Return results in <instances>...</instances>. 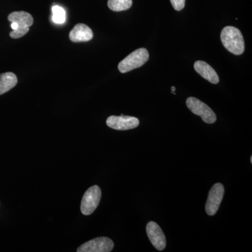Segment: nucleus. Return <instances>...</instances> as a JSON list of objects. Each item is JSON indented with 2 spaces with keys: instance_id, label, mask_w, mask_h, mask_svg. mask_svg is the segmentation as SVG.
<instances>
[{
  "instance_id": "20e7f679",
  "label": "nucleus",
  "mask_w": 252,
  "mask_h": 252,
  "mask_svg": "<svg viewBox=\"0 0 252 252\" xmlns=\"http://www.w3.org/2000/svg\"><path fill=\"white\" fill-rule=\"evenodd\" d=\"M102 192L98 186H93L84 193L81 203V213L89 216L94 213L100 202Z\"/></svg>"
},
{
  "instance_id": "f257e3e1",
  "label": "nucleus",
  "mask_w": 252,
  "mask_h": 252,
  "mask_svg": "<svg viewBox=\"0 0 252 252\" xmlns=\"http://www.w3.org/2000/svg\"><path fill=\"white\" fill-rule=\"evenodd\" d=\"M220 40L223 46L231 54H243L245 51V41L241 32L233 26H227L222 30Z\"/></svg>"
},
{
  "instance_id": "dca6fc26",
  "label": "nucleus",
  "mask_w": 252,
  "mask_h": 252,
  "mask_svg": "<svg viewBox=\"0 0 252 252\" xmlns=\"http://www.w3.org/2000/svg\"><path fill=\"white\" fill-rule=\"evenodd\" d=\"M11 27L12 28L13 31H16L18 27L17 23L14 22L11 23Z\"/></svg>"
},
{
  "instance_id": "ddd939ff",
  "label": "nucleus",
  "mask_w": 252,
  "mask_h": 252,
  "mask_svg": "<svg viewBox=\"0 0 252 252\" xmlns=\"http://www.w3.org/2000/svg\"><path fill=\"white\" fill-rule=\"evenodd\" d=\"M107 4L109 9L118 12L130 9L132 5V0H109Z\"/></svg>"
},
{
  "instance_id": "2eb2a0df",
  "label": "nucleus",
  "mask_w": 252,
  "mask_h": 252,
  "mask_svg": "<svg viewBox=\"0 0 252 252\" xmlns=\"http://www.w3.org/2000/svg\"><path fill=\"white\" fill-rule=\"evenodd\" d=\"M170 2L176 11H181L185 8L186 0H170Z\"/></svg>"
},
{
  "instance_id": "0eeeda50",
  "label": "nucleus",
  "mask_w": 252,
  "mask_h": 252,
  "mask_svg": "<svg viewBox=\"0 0 252 252\" xmlns=\"http://www.w3.org/2000/svg\"><path fill=\"white\" fill-rule=\"evenodd\" d=\"M114 247V242L110 238L100 237L83 244L78 248L77 252H109L112 251Z\"/></svg>"
},
{
  "instance_id": "7ed1b4c3",
  "label": "nucleus",
  "mask_w": 252,
  "mask_h": 252,
  "mask_svg": "<svg viewBox=\"0 0 252 252\" xmlns=\"http://www.w3.org/2000/svg\"><path fill=\"white\" fill-rule=\"evenodd\" d=\"M8 20L11 23H16L18 28L16 31L10 32V36L13 39H18L27 34L30 27L32 26L33 18L32 15L26 11H15L8 16Z\"/></svg>"
},
{
  "instance_id": "f3484780",
  "label": "nucleus",
  "mask_w": 252,
  "mask_h": 252,
  "mask_svg": "<svg viewBox=\"0 0 252 252\" xmlns=\"http://www.w3.org/2000/svg\"><path fill=\"white\" fill-rule=\"evenodd\" d=\"M171 89H172V94H176L175 92V91L176 90L175 88L174 87V86H172Z\"/></svg>"
},
{
  "instance_id": "f03ea898",
  "label": "nucleus",
  "mask_w": 252,
  "mask_h": 252,
  "mask_svg": "<svg viewBox=\"0 0 252 252\" xmlns=\"http://www.w3.org/2000/svg\"><path fill=\"white\" fill-rule=\"evenodd\" d=\"M148 51L144 48L135 50L133 52L119 63V70L122 73H126L143 66L149 61Z\"/></svg>"
},
{
  "instance_id": "a211bd4d",
  "label": "nucleus",
  "mask_w": 252,
  "mask_h": 252,
  "mask_svg": "<svg viewBox=\"0 0 252 252\" xmlns=\"http://www.w3.org/2000/svg\"><path fill=\"white\" fill-rule=\"evenodd\" d=\"M250 162L252 163V157H251V158H250Z\"/></svg>"
},
{
  "instance_id": "423d86ee",
  "label": "nucleus",
  "mask_w": 252,
  "mask_h": 252,
  "mask_svg": "<svg viewBox=\"0 0 252 252\" xmlns=\"http://www.w3.org/2000/svg\"><path fill=\"white\" fill-rule=\"evenodd\" d=\"M224 195V187L220 183L215 184L209 192L205 210L207 215L213 216L218 211Z\"/></svg>"
},
{
  "instance_id": "39448f33",
  "label": "nucleus",
  "mask_w": 252,
  "mask_h": 252,
  "mask_svg": "<svg viewBox=\"0 0 252 252\" xmlns=\"http://www.w3.org/2000/svg\"><path fill=\"white\" fill-rule=\"evenodd\" d=\"M187 106L190 112L200 116L204 122L212 124L216 122L217 116L208 105L195 97H190L187 99Z\"/></svg>"
},
{
  "instance_id": "6e6552de",
  "label": "nucleus",
  "mask_w": 252,
  "mask_h": 252,
  "mask_svg": "<svg viewBox=\"0 0 252 252\" xmlns=\"http://www.w3.org/2000/svg\"><path fill=\"white\" fill-rule=\"evenodd\" d=\"M107 125L117 130H127L138 127L140 121L137 118L124 116H111L107 119Z\"/></svg>"
},
{
  "instance_id": "1a4fd4ad",
  "label": "nucleus",
  "mask_w": 252,
  "mask_h": 252,
  "mask_svg": "<svg viewBox=\"0 0 252 252\" xmlns=\"http://www.w3.org/2000/svg\"><path fill=\"white\" fill-rule=\"evenodd\" d=\"M147 236L154 248L158 251H162L166 247V239L160 227L154 221H150L147 225Z\"/></svg>"
},
{
  "instance_id": "9b49d317",
  "label": "nucleus",
  "mask_w": 252,
  "mask_h": 252,
  "mask_svg": "<svg viewBox=\"0 0 252 252\" xmlns=\"http://www.w3.org/2000/svg\"><path fill=\"white\" fill-rule=\"evenodd\" d=\"M194 69L202 77L212 84H217L220 81V78L216 71L204 61H196L194 63Z\"/></svg>"
},
{
  "instance_id": "f8f14e48",
  "label": "nucleus",
  "mask_w": 252,
  "mask_h": 252,
  "mask_svg": "<svg viewBox=\"0 0 252 252\" xmlns=\"http://www.w3.org/2000/svg\"><path fill=\"white\" fill-rule=\"evenodd\" d=\"M18 83V79L14 73L6 72L0 74V94L12 89Z\"/></svg>"
},
{
  "instance_id": "9d476101",
  "label": "nucleus",
  "mask_w": 252,
  "mask_h": 252,
  "mask_svg": "<svg viewBox=\"0 0 252 252\" xmlns=\"http://www.w3.org/2000/svg\"><path fill=\"white\" fill-rule=\"evenodd\" d=\"M94 37L92 30L83 23L76 25L69 33V39L73 42H86Z\"/></svg>"
},
{
  "instance_id": "4468645a",
  "label": "nucleus",
  "mask_w": 252,
  "mask_h": 252,
  "mask_svg": "<svg viewBox=\"0 0 252 252\" xmlns=\"http://www.w3.org/2000/svg\"><path fill=\"white\" fill-rule=\"evenodd\" d=\"M52 20L56 24H63L65 22L66 13L61 6H54L52 7Z\"/></svg>"
}]
</instances>
